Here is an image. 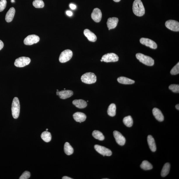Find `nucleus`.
Masks as SVG:
<instances>
[{
  "label": "nucleus",
  "mask_w": 179,
  "mask_h": 179,
  "mask_svg": "<svg viewBox=\"0 0 179 179\" xmlns=\"http://www.w3.org/2000/svg\"><path fill=\"white\" fill-rule=\"evenodd\" d=\"M132 9L134 13L137 16H143L145 13V9L141 0H135Z\"/></svg>",
  "instance_id": "f257e3e1"
},
{
  "label": "nucleus",
  "mask_w": 179,
  "mask_h": 179,
  "mask_svg": "<svg viewBox=\"0 0 179 179\" xmlns=\"http://www.w3.org/2000/svg\"><path fill=\"white\" fill-rule=\"evenodd\" d=\"M12 114L14 119L18 118L20 112V104L18 98L14 97L12 102Z\"/></svg>",
  "instance_id": "f03ea898"
},
{
  "label": "nucleus",
  "mask_w": 179,
  "mask_h": 179,
  "mask_svg": "<svg viewBox=\"0 0 179 179\" xmlns=\"http://www.w3.org/2000/svg\"><path fill=\"white\" fill-rule=\"evenodd\" d=\"M136 56L137 59L144 65L152 66L154 64V60L150 56L145 55L141 53L136 54Z\"/></svg>",
  "instance_id": "7ed1b4c3"
},
{
  "label": "nucleus",
  "mask_w": 179,
  "mask_h": 179,
  "mask_svg": "<svg viewBox=\"0 0 179 179\" xmlns=\"http://www.w3.org/2000/svg\"><path fill=\"white\" fill-rule=\"evenodd\" d=\"M82 81L87 84H92L96 82L97 77L94 73L88 72L83 74L81 77Z\"/></svg>",
  "instance_id": "20e7f679"
},
{
  "label": "nucleus",
  "mask_w": 179,
  "mask_h": 179,
  "mask_svg": "<svg viewBox=\"0 0 179 179\" xmlns=\"http://www.w3.org/2000/svg\"><path fill=\"white\" fill-rule=\"evenodd\" d=\"M31 62V60L28 57H20L16 59L14 62V65L18 67H22L28 65Z\"/></svg>",
  "instance_id": "39448f33"
},
{
  "label": "nucleus",
  "mask_w": 179,
  "mask_h": 179,
  "mask_svg": "<svg viewBox=\"0 0 179 179\" xmlns=\"http://www.w3.org/2000/svg\"><path fill=\"white\" fill-rule=\"evenodd\" d=\"M73 55L72 51L69 50H65L60 54L59 61L61 63H65L69 61Z\"/></svg>",
  "instance_id": "423d86ee"
},
{
  "label": "nucleus",
  "mask_w": 179,
  "mask_h": 179,
  "mask_svg": "<svg viewBox=\"0 0 179 179\" xmlns=\"http://www.w3.org/2000/svg\"><path fill=\"white\" fill-rule=\"evenodd\" d=\"M102 60L103 62H115L119 60V57L116 54L108 53L102 56Z\"/></svg>",
  "instance_id": "0eeeda50"
},
{
  "label": "nucleus",
  "mask_w": 179,
  "mask_h": 179,
  "mask_svg": "<svg viewBox=\"0 0 179 179\" xmlns=\"http://www.w3.org/2000/svg\"><path fill=\"white\" fill-rule=\"evenodd\" d=\"M94 148L98 153L102 155L105 156H110L112 155V152L110 150L105 148V147L95 145Z\"/></svg>",
  "instance_id": "6e6552de"
},
{
  "label": "nucleus",
  "mask_w": 179,
  "mask_h": 179,
  "mask_svg": "<svg viewBox=\"0 0 179 179\" xmlns=\"http://www.w3.org/2000/svg\"><path fill=\"white\" fill-rule=\"evenodd\" d=\"M40 41V38L37 35H32L26 37L24 41V44L26 45H31L38 43Z\"/></svg>",
  "instance_id": "1a4fd4ad"
},
{
  "label": "nucleus",
  "mask_w": 179,
  "mask_h": 179,
  "mask_svg": "<svg viewBox=\"0 0 179 179\" xmlns=\"http://www.w3.org/2000/svg\"><path fill=\"white\" fill-rule=\"evenodd\" d=\"M165 25L170 30L175 32L179 31V23L177 21L169 20L166 22Z\"/></svg>",
  "instance_id": "9d476101"
},
{
  "label": "nucleus",
  "mask_w": 179,
  "mask_h": 179,
  "mask_svg": "<svg viewBox=\"0 0 179 179\" xmlns=\"http://www.w3.org/2000/svg\"><path fill=\"white\" fill-rule=\"evenodd\" d=\"M140 43L143 45H145L153 49H156L157 48V45L156 43L151 39L143 38L140 39Z\"/></svg>",
  "instance_id": "9b49d317"
},
{
  "label": "nucleus",
  "mask_w": 179,
  "mask_h": 179,
  "mask_svg": "<svg viewBox=\"0 0 179 179\" xmlns=\"http://www.w3.org/2000/svg\"><path fill=\"white\" fill-rule=\"evenodd\" d=\"M113 134L117 143L120 145L124 146L126 141L125 137L121 133L117 131H114L113 132Z\"/></svg>",
  "instance_id": "f8f14e48"
},
{
  "label": "nucleus",
  "mask_w": 179,
  "mask_h": 179,
  "mask_svg": "<svg viewBox=\"0 0 179 179\" xmlns=\"http://www.w3.org/2000/svg\"><path fill=\"white\" fill-rule=\"evenodd\" d=\"M102 13L100 10L98 8H95L91 14V18L96 22H99L101 21Z\"/></svg>",
  "instance_id": "ddd939ff"
},
{
  "label": "nucleus",
  "mask_w": 179,
  "mask_h": 179,
  "mask_svg": "<svg viewBox=\"0 0 179 179\" xmlns=\"http://www.w3.org/2000/svg\"><path fill=\"white\" fill-rule=\"evenodd\" d=\"M73 92L72 91L69 90H63L61 91H58L56 92V95H59L61 99H65L72 96Z\"/></svg>",
  "instance_id": "4468645a"
},
{
  "label": "nucleus",
  "mask_w": 179,
  "mask_h": 179,
  "mask_svg": "<svg viewBox=\"0 0 179 179\" xmlns=\"http://www.w3.org/2000/svg\"><path fill=\"white\" fill-rule=\"evenodd\" d=\"M119 22L118 18H110L107 20V25L109 30L113 29L117 26Z\"/></svg>",
  "instance_id": "2eb2a0df"
},
{
  "label": "nucleus",
  "mask_w": 179,
  "mask_h": 179,
  "mask_svg": "<svg viewBox=\"0 0 179 179\" xmlns=\"http://www.w3.org/2000/svg\"><path fill=\"white\" fill-rule=\"evenodd\" d=\"M73 118L75 121L80 123L84 121L86 119V116L84 114L81 112H77L73 115Z\"/></svg>",
  "instance_id": "dca6fc26"
},
{
  "label": "nucleus",
  "mask_w": 179,
  "mask_h": 179,
  "mask_svg": "<svg viewBox=\"0 0 179 179\" xmlns=\"http://www.w3.org/2000/svg\"><path fill=\"white\" fill-rule=\"evenodd\" d=\"M84 34L85 36L90 41L95 42L97 40V38L96 35L89 29H85L84 30Z\"/></svg>",
  "instance_id": "f3484780"
},
{
  "label": "nucleus",
  "mask_w": 179,
  "mask_h": 179,
  "mask_svg": "<svg viewBox=\"0 0 179 179\" xmlns=\"http://www.w3.org/2000/svg\"><path fill=\"white\" fill-rule=\"evenodd\" d=\"M152 112L154 116L157 120L160 122L164 121V116L160 110L157 108H154Z\"/></svg>",
  "instance_id": "a211bd4d"
},
{
  "label": "nucleus",
  "mask_w": 179,
  "mask_h": 179,
  "mask_svg": "<svg viewBox=\"0 0 179 179\" xmlns=\"http://www.w3.org/2000/svg\"><path fill=\"white\" fill-rule=\"evenodd\" d=\"M15 13V9L14 7H11L6 15V20L7 22H10L13 21Z\"/></svg>",
  "instance_id": "6ab92c4d"
},
{
  "label": "nucleus",
  "mask_w": 179,
  "mask_h": 179,
  "mask_svg": "<svg viewBox=\"0 0 179 179\" xmlns=\"http://www.w3.org/2000/svg\"><path fill=\"white\" fill-rule=\"evenodd\" d=\"M147 141L150 148L153 152H155L157 150L156 145L154 140L151 135L148 136Z\"/></svg>",
  "instance_id": "aec40b11"
},
{
  "label": "nucleus",
  "mask_w": 179,
  "mask_h": 179,
  "mask_svg": "<svg viewBox=\"0 0 179 179\" xmlns=\"http://www.w3.org/2000/svg\"><path fill=\"white\" fill-rule=\"evenodd\" d=\"M73 104L79 109H83L87 106V103L83 100H75L72 102Z\"/></svg>",
  "instance_id": "412c9836"
},
{
  "label": "nucleus",
  "mask_w": 179,
  "mask_h": 179,
  "mask_svg": "<svg viewBox=\"0 0 179 179\" xmlns=\"http://www.w3.org/2000/svg\"><path fill=\"white\" fill-rule=\"evenodd\" d=\"M117 80L119 83L124 84H132L135 83L134 81L124 77H119Z\"/></svg>",
  "instance_id": "4be33fe9"
},
{
  "label": "nucleus",
  "mask_w": 179,
  "mask_h": 179,
  "mask_svg": "<svg viewBox=\"0 0 179 179\" xmlns=\"http://www.w3.org/2000/svg\"><path fill=\"white\" fill-rule=\"evenodd\" d=\"M170 164L169 163H166L165 164L161 171V176L164 177L168 175L170 172Z\"/></svg>",
  "instance_id": "5701e85b"
},
{
  "label": "nucleus",
  "mask_w": 179,
  "mask_h": 179,
  "mask_svg": "<svg viewBox=\"0 0 179 179\" xmlns=\"http://www.w3.org/2000/svg\"><path fill=\"white\" fill-rule=\"evenodd\" d=\"M116 107L114 104L110 105L107 110V114L109 116L113 117L116 114Z\"/></svg>",
  "instance_id": "b1692460"
},
{
  "label": "nucleus",
  "mask_w": 179,
  "mask_h": 179,
  "mask_svg": "<svg viewBox=\"0 0 179 179\" xmlns=\"http://www.w3.org/2000/svg\"><path fill=\"white\" fill-rule=\"evenodd\" d=\"M64 151L66 154L68 155H70L73 153L74 150L69 143L66 142L64 145Z\"/></svg>",
  "instance_id": "393cba45"
},
{
  "label": "nucleus",
  "mask_w": 179,
  "mask_h": 179,
  "mask_svg": "<svg viewBox=\"0 0 179 179\" xmlns=\"http://www.w3.org/2000/svg\"><path fill=\"white\" fill-rule=\"evenodd\" d=\"M41 137L46 142H50L51 139V135L50 132L47 131H44L41 135Z\"/></svg>",
  "instance_id": "a878e982"
},
{
  "label": "nucleus",
  "mask_w": 179,
  "mask_h": 179,
  "mask_svg": "<svg viewBox=\"0 0 179 179\" xmlns=\"http://www.w3.org/2000/svg\"><path fill=\"white\" fill-rule=\"evenodd\" d=\"M92 135L95 139L100 141L104 140L105 137L101 132L98 131H94L92 133Z\"/></svg>",
  "instance_id": "bb28decb"
},
{
  "label": "nucleus",
  "mask_w": 179,
  "mask_h": 179,
  "mask_svg": "<svg viewBox=\"0 0 179 179\" xmlns=\"http://www.w3.org/2000/svg\"><path fill=\"white\" fill-rule=\"evenodd\" d=\"M140 167L142 169L144 170H151L153 168L152 164L147 161H143L141 164Z\"/></svg>",
  "instance_id": "cd10ccee"
},
{
  "label": "nucleus",
  "mask_w": 179,
  "mask_h": 179,
  "mask_svg": "<svg viewBox=\"0 0 179 179\" xmlns=\"http://www.w3.org/2000/svg\"><path fill=\"white\" fill-rule=\"evenodd\" d=\"M123 121L124 124L127 127H131L133 126V120L131 116L125 117Z\"/></svg>",
  "instance_id": "c85d7f7f"
},
{
  "label": "nucleus",
  "mask_w": 179,
  "mask_h": 179,
  "mask_svg": "<svg viewBox=\"0 0 179 179\" xmlns=\"http://www.w3.org/2000/svg\"><path fill=\"white\" fill-rule=\"evenodd\" d=\"M33 5L36 8H42L45 6L42 0H34L33 2Z\"/></svg>",
  "instance_id": "c756f323"
},
{
  "label": "nucleus",
  "mask_w": 179,
  "mask_h": 179,
  "mask_svg": "<svg viewBox=\"0 0 179 179\" xmlns=\"http://www.w3.org/2000/svg\"><path fill=\"white\" fill-rule=\"evenodd\" d=\"M179 63L178 62L171 70V74L175 75L179 74Z\"/></svg>",
  "instance_id": "7c9ffc66"
},
{
  "label": "nucleus",
  "mask_w": 179,
  "mask_h": 179,
  "mask_svg": "<svg viewBox=\"0 0 179 179\" xmlns=\"http://www.w3.org/2000/svg\"><path fill=\"white\" fill-rule=\"evenodd\" d=\"M169 89L174 93H179V85L176 84H171L169 87Z\"/></svg>",
  "instance_id": "2f4dec72"
},
{
  "label": "nucleus",
  "mask_w": 179,
  "mask_h": 179,
  "mask_svg": "<svg viewBox=\"0 0 179 179\" xmlns=\"http://www.w3.org/2000/svg\"><path fill=\"white\" fill-rule=\"evenodd\" d=\"M31 175L29 171H26L22 174L20 177L19 178V179H28L30 178Z\"/></svg>",
  "instance_id": "473e14b6"
},
{
  "label": "nucleus",
  "mask_w": 179,
  "mask_h": 179,
  "mask_svg": "<svg viewBox=\"0 0 179 179\" xmlns=\"http://www.w3.org/2000/svg\"><path fill=\"white\" fill-rule=\"evenodd\" d=\"M7 1L6 0H1L0 1V12L4 11L6 6Z\"/></svg>",
  "instance_id": "72a5a7b5"
},
{
  "label": "nucleus",
  "mask_w": 179,
  "mask_h": 179,
  "mask_svg": "<svg viewBox=\"0 0 179 179\" xmlns=\"http://www.w3.org/2000/svg\"><path fill=\"white\" fill-rule=\"evenodd\" d=\"M70 8L72 10L75 9L77 8V6L73 4H70L69 5Z\"/></svg>",
  "instance_id": "f704fd0d"
},
{
  "label": "nucleus",
  "mask_w": 179,
  "mask_h": 179,
  "mask_svg": "<svg viewBox=\"0 0 179 179\" xmlns=\"http://www.w3.org/2000/svg\"><path fill=\"white\" fill-rule=\"evenodd\" d=\"M66 14L67 15L69 16H72L73 14L72 12L70 11H67L66 12Z\"/></svg>",
  "instance_id": "c9c22d12"
},
{
  "label": "nucleus",
  "mask_w": 179,
  "mask_h": 179,
  "mask_svg": "<svg viewBox=\"0 0 179 179\" xmlns=\"http://www.w3.org/2000/svg\"><path fill=\"white\" fill-rule=\"evenodd\" d=\"M4 46V44L2 41L0 40V50H1Z\"/></svg>",
  "instance_id": "e433bc0d"
},
{
  "label": "nucleus",
  "mask_w": 179,
  "mask_h": 179,
  "mask_svg": "<svg viewBox=\"0 0 179 179\" xmlns=\"http://www.w3.org/2000/svg\"><path fill=\"white\" fill-rule=\"evenodd\" d=\"M62 179H72V178L68 177L67 176H63L62 178Z\"/></svg>",
  "instance_id": "4c0bfd02"
},
{
  "label": "nucleus",
  "mask_w": 179,
  "mask_h": 179,
  "mask_svg": "<svg viewBox=\"0 0 179 179\" xmlns=\"http://www.w3.org/2000/svg\"><path fill=\"white\" fill-rule=\"evenodd\" d=\"M175 107L176 109L179 110V105L178 104L177 105H176L175 106Z\"/></svg>",
  "instance_id": "58836bf2"
},
{
  "label": "nucleus",
  "mask_w": 179,
  "mask_h": 179,
  "mask_svg": "<svg viewBox=\"0 0 179 179\" xmlns=\"http://www.w3.org/2000/svg\"><path fill=\"white\" fill-rule=\"evenodd\" d=\"M113 1L116 2H119L121 1V0H113Z\"/></svg>",
  "instance_id": "ea45409f"
},
{
  "label": "nucleus",
  "mask_w": 179,
  "mask_h": 179,
  "mask_svg": "<svg viewBox=\"0 0 179 179\" xmlns=\"http://www.w3.org/2000/svg\"><path fill=\"white\" fill-rule=\"evenodd\" d=\"M15 1L14 0H11V2L12 3H14Z\"/></svg>",
  "instance_id": "a19ab883"
},
{
  "label": "nucleus",
  "mask_w": 179,
  "mask_h": 179,
  "mask_svg": "<svg viewBox=\"0 0 179 179\" xmlns=\"http://www.w3.org/2000/svg\"><path fill=\"white\" fill-rule=\"evenodd\" d=\"M100 61H101V62H103L102 60L101 59V60H100Z\"/></svg>",
  "instance_id": "79ce46f5"
},
{
  "label": "nucleus",
  "mask_w": 179,
  "mask_h": 179,
  "mask_svg": "<svg viewBox=\"0 0 179 179\" xmlns=\"http://www.w3.org/2000/svg\"><path fill=\"white\" fill-rule=\"evenodd\" d=\"M48 129H46V131H48Z\"/></svg>",
  "instance_id": "37998d69"
}]
</instances>
